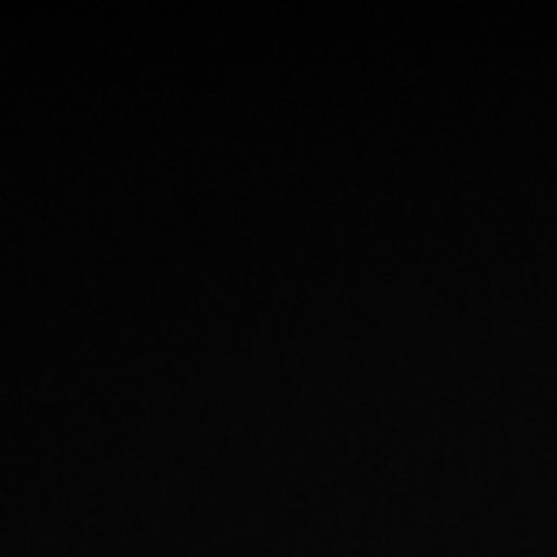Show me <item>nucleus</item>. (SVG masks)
Returning <instances> with one entry per match:
<instances>
[]
</instances>
